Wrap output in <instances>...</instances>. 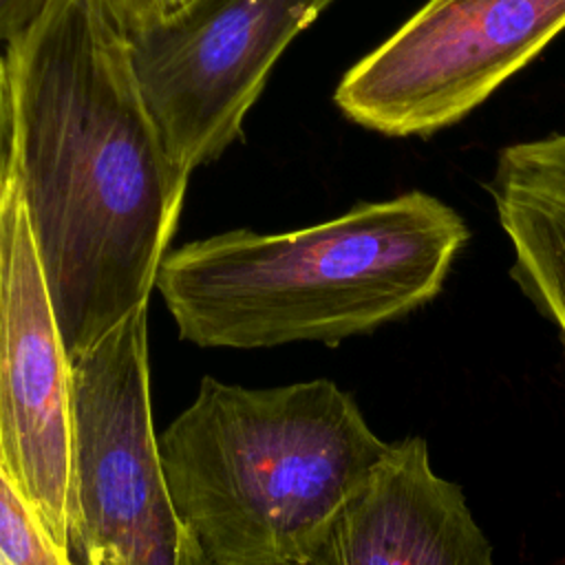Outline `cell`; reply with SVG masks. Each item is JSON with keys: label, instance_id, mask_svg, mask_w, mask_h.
<instances>
[{"label": "cell", "instance_id": "obj_1", "mask_svg": "<svg viewBox=\"0 0 565 565\" xmlns=\"http://www.w3.org/2000/svg\"><path fill=\"white\" fill-rule=\"evenodd\" d=\"M2 57L18 185L73 358L148 305L190 172L148 108L126 33L90 0H51Z\"/></svg>", "mask_w": 565, "mask_h": 565}, {"label": "cell", "instance_id": "obj_2", "mask_svg": "<svg viewBox=\"0 0 565 565\" xmlns=\"http://www.w3.org/2000/svg\"><path fill=\"white\" fill-rule=\"evenodd\" d=\"M466 241L450 205L413 190L294 232L192 241L168 252L157 289L196 347L335 344L428 305Z\"/></svg>", "mask_w": 565, "mask_h": 565}, {"label": "cell", "instance_id": "obj_3", "mask_svg": "<svg viewBox=\"0 0 565 565\" xmlns=\"http://www.w3.org/2000/svg\"><path fill=\"white\" fill-rule=\"evenodd\" d=\"M386 448L331 380L205 375L159 437L172 503L210 565H305Z\"/></svg>", "mask_w": 565, "mask_h": 565}, {"label": "cell", "instance_id": "obj_4", "mask_svg": "<svg viewBox=\"0 0 565 565\" xmlns=\"http://www.w3.org/2000/svg\"><path fill=\"white\" fill-rule=\"evenodd\" d=\"M73 565H210L177 514L152 426L148 305L71 358Z\"/></svg>", "mask_w": 565, "mask_h": 565}, {"label": "cell", "instance_id": "obj_5", "mask_svg": "<svg viewBox=\"0 0 565 565\" xmlns=\"http://www.w3.org/2000/svg\"><path fill=\"white\" fill-rule=\"evenodd\" d=\"M565 29V0H428L347 71L335 104L391 137L433 135L481 106Z\"/></svg>", "mask_w": 565, "mask_h": 565}, {"label": "cell", "instance_id": "obj_6", "mask_svg": "<svg viewBox=\"0 0 565 565\" xmlns=\"http://www.w3.org/2000/svg\"><path fill=\"white\" fill-rule=\"evenodd\" d=\"M333 0H188L128 33L148 108L192 174L241 132L269 71Z\"/></svg>", "mask_w": 565, "mask_h": 565}, {"label": "cell", "instance_id": "obj_7", "mask_svg": "<svg viewBox=\"0 0 565 565\" xmlns=\"http://www.w3.org/2000/svg\"><path fill=\"white\" fill-rule=\"evenodd\" d=\"M73 384L22 203L18 170L0 230V463L68 550Z\"/></svg>", "mask_w": 565, "mask_h": 565}, {"label": "cell", "instance_id": "obj_8", "mask_svg": "<svg viewBox=\"0 0 565 565\" xmlns=\"http://www.w3.org/2000/svg\"><path fill=\"white\" fill-rule=\"evenodd\" d=\"M305 565H494V552L461 488L413 435L388 444Z\"/></svg>", "mask_w": 565, "mask_h": 565}, {"label": "cell", "instance_id": "obj_9", "mask_svg": "<svg viewBox=\"0 0 565 565\" xmlns=\"http://www.w3.org/2000/svg\"><path fill=\"white\" fill-rule=\"evenodd\" d=\"M488 190L512 247L510 278L565 347V132L505 146Z\"/></svg>", "mask_w": 565, "mask_h": 565}, {"label": "cell", "instance_id": "obj_10", "mask_svg": "<svg viewBox=\"0 0 565 565\" xmlns=\"http://www.w3.org/2000/svg\"><path fill=\"white\" fill-rule=\"evenodd\" d=\"M0 565H73L40 512L0 463Z\"/></svg>", "mask_w": 565, "mask_h": 565}, {"label": "cell", "instance_id": "obj_11", "mask_svg": "<svg viewBox=\"0 0 565 565\" xmlns=\"http://www.w3.org/2000/svg\"><path fill=\"white\" fill-rule=\"evenodd\" d=\"M15 181V117L4 57L0 51V230L9 192Z\"/></svg>", "mask_w": 565, "mask_h": 565}, {"label": "cell", "instance_id": "obj_12", "mask_svg": "<svg viewBox=\"0 0 565 565\" xmlns=\"http://www.w3.org/2000/svg\"><path fill=\"white\" fill-rule=\"evenodd\" d=\"M119 31L135 33L172 11L170 0H90Z\"/></svg>", "mask_w": 565, "mask_h": 565}, {"label": "cell", "instance_id": "obj_13", "mask_svg": "<svg viewBox=\"0 0 565 565\" xmlns=\"http://www.w3.org/2000/svg\"><path fill=\"white\" fill-rule=\"evenodd\" d=\"M51 0H0V46L4 49L18 33L29 29Z\"/></svg>", "mask_w": 565, "mask_h": 565}, {"label": "cell", "instance_id": "obj_14", "mask_svg": "<svg viewBox=\"0 0 565 565\" xmlns=\"http://www.w3.org/2000/svg\"><path fill=\"white\" fill-rule=\"evenodd\" d=\"M183 2H188V0H170V4H172V9H177L179 4H183Z\"/></svg>", "mask_w": 565, "mask_h": 565}]
</instances>
